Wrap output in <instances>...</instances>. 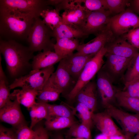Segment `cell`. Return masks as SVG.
<instances>
[{
	"label": "cell",
	"mask_w": 139,
	"mask_h": 139,
	"mask_svg": "<svg viewBox=\"0 0 139 139\" xmlns=\"http://www.w3.org/2000/svg\"><path fill=\"white\" fill-rule=\"evenodd\" d=\"M53 37L56 40L61 38H73L78 39L88 36L80 28L63 22L53 31Z\"/></svg>",
	"instance_id": "cell-23"
},
{
	"label": "cell",
	"mask_w": 139,
	"mask_h": 139,
	"mask_svg": "<svg viewBox=\"0 0 139 139\" xmlns=\"http://www.w3.org/2000/svg\"><path fill=\"white\" fill-rule=\"evenodd\" d=\"M0 119L2 121L10 124L14 128L26 124L20 104L15 100L13 101L10 100L0 109Z\"/></svg>",
	"instance_id": "cell-13"
},
{
	"label": "cell",
	"mask_w": 139,
	"mask_h": 139,
	"mask_svg": "<svg viewBox=\"0 0 139 139\" xmlns=\"http://www.w3.org/2000/svg\"><path fill=\"white\" fill-rule=\"evenodd\" d=\"M110 137L101 133L96 136L94 139H109Z\"/></svg>",
	"instance_id": "cell-43"
},
{
	"label": "cell",
	"mask_w": 139,
	"mask_h": 139,
	"mask_svg": "<svg viewBox=\"0 0 139 139\" xmlns=\"http://www.w3.org/2000/svg\"><path fill=\"white\" fill-rule=\"evenodd\" d=\"M113 83L107 74L101 69L97 73L96 84L104 107L111 104V102L115 99L117 90H116Z\"/></svg>",
	"instance_id": "cell-14"
},
{
	"label": "cell",
	"mask_w": 139,
	"mask_h": 139,
	"mask_svg": "<svg viewBox=\"0 0 139 139\" xmlns=\"http://www.w3.org/2000/svg\"><path fill=\"white\" fill-rule=\"evenodd\" d=\"M62 92L50 77L42 90L38 92L36 100L37 102L47 103L54 102L59 98Z\"/></svg>",
	"instance_id": "cell-21"
},
{
	"label": "cell",
	"mask_w": 139,
	"mask_h": 139,
	"mask_svg": "<svg viewBox=\"0 0 139 139\" xmlns=\"http://www.w3.org/2000/svg\"><path fill=\"white\" fill-rule=\"evenodd\" d=\"M115 38L108 24L94 39L85 44H80L76 50L77 53L85 55L96 54L106 45Z\"/></svg>",
	"instance_id": "cell-12"
},
{
	"label": "cell",
	"mask_w": 139,
	"mask_h": 139,
	"mask_svg": "<svg viewBox=\"0 0 139 139\" xmlns=\"http://www.w3.org/2000/svg\"><path fill=\"white\" fill-rule=\"evenodd\" d=\"M8 81L2 66H0V109L10 100L11 93Z\"/></svg>",
	"instance_id": "cell-29"
},
{
	"label": "cell",
	"mask_w": 139,
	"mask_h": 139,
	"mask_svg": "<svg viewBox=\"0 0 139 139\" xmlns=\"http://www.w3.org/2000/svg\"><path fill=\"white\" fill-rule=\"evenodd\" d=\"M38 92L27 87L16 89L11 93V100H16L28 110L36 102V101Z\"/></svg>",
	"instance_id": "cell-22"
},
{
	"label": "cell",
	"mask_w": 139,
	"mask_h": 139,
	"mask_svg": "<svg viewBox=\"0 0 139 139\" xmlns=\"http://www.w3.org/2000/svg\"><path fill=\"white\" fill-rule=\"evenodd\" d=\"M48 6L47 0H0V7L32 14L39 17L42 11Z\"/></svg>",
	"instance_id": "cell-10"
},
{
	"label": "cell",
	"mask_w": 139,
	"mask_h": 139,
	"mask_svg": "<svg viewBox=\"0 0 139 139\" xmlns=\"http://www.w3.org/2000/svg\"><path fill=\"white\" fill-rule=\"evenodd\" d=\"M95 55H85L76 52L66 56L61 61L76 82L87 63Z\"/></svg>",
	"instance_id": "cell-15"
},
{
	"label": "cell",
	"mask_w": 139,
	"mask_h": 139,
	"mask_svg": "<svg viewBox=\"0 0 139 139\" xmlns=\"http://www.w3.org/2000/svg\"><path fill=\"white\" fill-rule=\"evenodd\" d=\"M14 129L16 139H31L34 133L33 129L28 127L26 124L14 128Z\"/></svg>",
	"instance_id": "cell-36"
},
{
	"label": "cell",
	"mask_w": 139,
	"mask_h": 139,
	"mask_svg": "<svg viewBox=\"0 0 139 139\" xmlns=\"http://www.w3.org/2000/svg\"><path fill=\"white\" fill-rule=\"evenodd\" d=\"M106 53V49L103 47L87 63L75 86L66 95L69 100H75L79 92L98 73L104 63L103 58Z\"/></svg>",
	"instance_id": "cell-4"
},
{
	"label": "cell",
	"mask_w": 139,
	"mask_h": 139,
	"mask_svg": "<svg viewBox=\"0 0 139 139\" xmlns=\"http://www.w3.org/2000/svg\"><path fill=\"white\" fill-rule=\"evenodd\" d=\"M115 99L120 106L139 115V98L131 96L123 90H117Z\"/></svg>",
	"instance_id": "cell-26"
},
{
	"label": "cell",
	"mask_w": 139,
	"mask_h": 139,
	"mask_svg": "<svg viewBox=\"0 0 139 139\" xmlns=\"http://www.w3.org/2000/svg\"><path fill=\"white\" fill-rule=\"evenodd\" d=\"M64 58L53 51L40 52L34 55L32 59L31 70H39L54 66Z\"/></svg>",
	"instance_id": "cell-20"
},
{
	"label": "cell",
	"mask_w": 139,
	"mask_h": 139,
	"mask_svg": "<svg viewBox=\"0 0 139 139\" xmlns=\"http://www.w3.org/2000/svg\"><path fill=\"white\" fill-rule=\"evenodd\" d=\"M109 139H132L124 134L117 135L110 137Z\"/></svg>",
	"instance_id": "cell-42"
},
{
	"label": "cell",
	"mask_w": 139,
	"mask_h": 139,
	"mask_svg": "<svg viewBox=\"0 0 139 139\" xmlns=\"http://www.w3.org/2000/svg\"><path fill=\"white\" fill-rule=\"evenodd\" d=\"M47 103L36 102L28 110L31 119L30 128H33L42 119L49 118Z\"/></svg>",
	"instance_id": "cell-25"
},
{
	"label": "cell",
	"mask_w": 139,
	"mask_h": 139,
	"mask_svg": "<svg viewBox=\"0 0 139 139\" xmlns=\"http://www.w3.org/2000/svg\"><path fill=\"white\" fill-rule=\"evenodd\" d=\"M134 47L139 50V27L121 36Z\"/></svg>",
	"instance_id": "cell-38"
},
{
	"label": "cell",
	"mask_w": 139,
	"mask_h": 139,
	"mask_svg": "<svg viewBox=\"0 0 139 139\" xmlns=\"http://www.w3.org/2000/svg\"><path fill=\"white\" fill-rule=\"evenodd\" d=\"M51 77L63 93L68 89L71 91L75 86L76 82L73 79L61 60L57 68Z\"/></svg>",
	"instance_id": "cell-18"
},
{
	"label": "cell",
	"mask_w": 139,
	"mask_h": 139,
	"mask_svg": "<svg viewBox=\"0 0 139 139\" xmlns=\"http://www.w3.org/2000/svg\"><path fill=\"white\" fill-rule=\"evenodd\" d=\"M104 107L106 111L119 124L124 134L133 139L139 132V115L127 113L111 104Z\"/></svg>",
	"instance_id": "cell-7"
},
{
	"label": "cell",
	"mask_w": 139,
	"mask_h": 139,
	"mask_svg": "<svg viewBox=\"0 0 139 139\" xmlns=\"http://www.w3.org/2000/svg\"><path fill=\"white\" fill-rule=\"evenodd\" d=\"M116 38L105 46L107 53L128 58H132L139 53V49L122 37Z\"/></svg>",
	"instance_id": "cell-17"
},
{
	"label": "cell",
	"mask_w": 139,
	"mask_h": 139,
	"mask_svg": "<svg viewBox=\"0 0 139 139\" xmlns=\"http://www.w3.org/2000/svg\"><path fill=\"white\" fill-rule=\"evenodd\" d=\"M0 139H16V133L14 129L6 128L1 124Z\"/></svg>",
	"instance_id": "cell-40"
},
{
	"label": "cell",
	"mask_w": 139,
	"mask_h": 139,
	"mask_svg": "<svg viewBox=\"0 0 139 139\" xmlns=\"http://www.w3.org/2000/svg\"><path fill=\"white\" fill-rule=\"evenodd\" d=\"M59 11L48 6L44 9L40 14L43 21L49 28L53 31L62 22V19L59 13Z\"/></svg>",
	"instance_id": "cell-28"
},
{
	"label": "cell",
	"mask_w": 139,
	"mask_h": 139,
	"mask_svg": "<svg viewBox=\"0 0 139 139\" xmlns=\"http://www.w3.org/2000/svg\"><path fill=\"white\" fill-rule=\"evenodd\" d=\"M105 56L106 60L101 69L113 83L122 80L133 58H126L107 53Z\"/></svg>",
	"instance_id": "cell-9"
},
{
	"label": "cell",
	"mask_w": 139,
	"mask_h": 139,
	"mask_svg": "<svg viewBox=\"0 0 139 139\" xmlns=\"http://www.w3.org/2000/svg\"><path fill=\"white\" fill-rule=\"evenodd\" d=\"M67 139H85L74 138H68Z\"/></svg>",
	"instance_id": "cell-46"
},
{
	"label": "cell",
	"mask_w": 139,
	"mask_h": 139,
	"mask_svg": "<svg viewBox=\"0 0 139 139\" xmlns=\"http://www.w3.org/2000/svg\"><path fill=\"white\" fill-rule=\"evenodd\" d=\"M108 25L115 37L121 36L139 27V16L128 8L111 17Z\"/></svg>",
	"instance_id": "cell-8"
},
{
	"label": "cell",
	"mask_w": 139,
	"mask_h": 139,
	"mask_svg": "<svg viewBox=\"0 0 139 139\" xmlns=\"http://www.w3.org/2000/svg\"><path fill=\"white\" fill-rule=\"evenodd\" d=\"M56 40L54 45L55 52L64 57L73 53L80 44L79 39L76 38H61Z\"/></svg>",
	"instance_id": "cell-24"
},
{
	"label": "cell",
	"mask_w": 139,
	"mask_h": 139,
	"mask_svg": "<svg viewBox=\"0 0 139 139\" xmlns=\"http://www.w3.org/2000/svg\"><path fill=\"white\" fill-rule=\"evenodd\" d=\"M91 129L85 124L76 123L69 128L67 132L69 136L75 138L91 139Z\"/></svg>",
	"instance_id": "cell-30"
},
{
	"label": "cell",
	"mask_w": 139,
	"mask_h": 139,
	"mask_svg": "<svg viewBox=\"0 0 139 139\" xmlns=\"http://www.w3.org/2000/svg\"><path fill=\"white\" fill-rule=\"evenodd\" d=\"M111 15L109 11L106 10L89 11L85 24L81 29L88 36L90 34L96 35L107 26Z\"/></svg>",
	"instance_id": "cell-11"
},
{
	"label": "cell",
	"mask_w": 139,
	"mask_h": 139,
	"mask_svg": "<svg viewBox=\"0 0 139 139\" xmlns=\"http://www.w3.org/2000/svg\"><path fill=\"white\" fill-rule=\"evenodd\" d=\"M34 127V133L31 139H49L48 131L42 125L37 124Z\"/></svg>",
	"instance_id": "cell-39"
},
{
	"label": "cell",
	"mask_w": 139,
	"mask_h": 139,
	"mask_svg": "<svg viewBox=\"0 0 139 139\" xmlns=\"http://www.w3.org/2000/svg\"><path fill=\"white\" fill-rule=\"evenodd\" d=\"M97 89L96 83L91 81L81 90L75 98L78 102L88 107L93 113L97 105Z\"/></svg>",
	"instance_id": "cell-19"
},
{
	"label": "cell",
	"mask_w": 139,
	"mask_h": 139,
	"mask_svg": "<svg viewBox=\"0 0 139 139\" xmlns=\"http://www.w3.org/2000/svg\"><path fill=\"white\" fill-rule=\"evenodd\" d=\"M0 53L12 77L15 79L23 76L28 69L31 68L30 62L34 55L28 47L15 40L0 39Z\"/></svg>",
	"instance_id": "cell-2"
},
{
	"label": "cell",
	"mask_w": 139,
	"mask_h": 139,
	"mask_svg": "<svg viewBox=\"0 0 139 139\" xmlns=\"http://www.w3.org/2000/svg\"><path fill=\"white\" fill-rule=\"evenodd\" d=\"M47 106L49 118L59 116L74 118L73 112L66 106L62 105H51L48 103Z\"/></svg>",
	"instance_id": "cell-33"
},
{
	"label": "cell",
	"mask_w": 139,
	"mask_h": 139,
	"mask_svg": "<svg viewBox=\"0 0 139 139\" xmlns=\"http://www.w3.org/2000/svg\"><path fill=\"white\" fill-rule=\"evenodd\" d=\"M139 77V53L133 57L123 76L124 83Z\"/></svg>",
	"instance_id": "cell-31"
},
{
	"label": "cell",
	"mask_w": 139,
	"mask_h": 139,
	"mask_svg": "<svg viewBox=\"0 0 139 139\" xmlns=\"http://www.w3.org/2000/svg\"><path fill=\"white\" fill-rule=\"evenodd\" d=\"M51 139H65L63 136L60 134L57 133L53 135Z\"/></svg>",
	"instance_id": "cell-44"
},
{
	"label": "cell",
	"mask_w": 139,
	"mask_h": 139,
	"mask_svg": "<svg viewBox=\"0 0 139 139\" xmlns=\"http://www.w3.org/2000/svg\"><path fill=\"white\" fill-rule=\"evenodd\" d=\"M133 139H139V132L134 136Z\"/></svg>",
	"instance_id": "cell-45"
},
{
	"label": "cell",
	"mask_w": 139,
	"mask_h": 139,
	"mask_svg": "<svg viewBox=\"0 0 139 139\" xmlns=\"http://www.w3.org/2000/svg\"><path fill=\"white\" fill-rule=\"evenodd\" d=\"M81 120V123L86 125L90 129L93 125L92 112L89 108L84 105L78 102L75 108Z\"/></svg>",
	"instance_id": "cell-34"
},
{
	"label": "cell",
	"mask_w": 139,
	"mask_h": 139,
	"mask_svg": "<svg viewBox=\"0 0 139 139\" xmlns=\"http://www.w3.org/2000/svg\"><path fill=\"white\" fill-rule=\"evenodd\" d=\"M124 84L123 91L131 96L139 98V77Z\"/></svg>",
	"instance_id": "cell-35"
},
{
	"label": "cell",
	"mask_w": 139,
	"mask_h": 139,
	"mask_svg": "<svg viewBox=\"0 0 139 139\" xmlns=\"http://www.w3.org/2000/svg\"><path fill=\"white\" fill-rule=\"evenodd\" d=\"M75 123L74 118L54 116L50 117L46 120L44 124L48 131H53L69 128Z\"/></svg>",
	"instance_id": "cell-27"
},
{
	"label": "cell",
	"mask_w": 139,
	"mask_h": 139,
	"mask_svg": "<svg viewBox=\"0 0 139 139\" xmlns=\"http://www.w3.org/2000/svg\"><path fill=\"white\" fill-rule=\"evenodd\" d=\"M93 124L102 133L109 137L124 134L115 124L112 117L106 111L92 115Z\"/></svg>",
	"instance_id": "cell-16"
},
{
	"label": "cell",
	"mask_w": 139,
	"mask_h": 139,
	"mask_svg": "<svg viewBox=\"0 0 139 139\" xmlns=\"http://www.w3.org/2000/svg\"><path fill=\"white\" fill-rule=\"evenodd\" d=\"M81 1L82 3H84V6L89 11L106 10L105 0H82Z\"/></svg>",
	"instance_id": "cell-37"
},
{
	"label": "cell",
	"mask_w": 139,
	"mask_h": 139,
	"mask_svg": "<svg viewBox=\"0 0 139 139\" xmlns=\"http://www.w3.org/2000/svg\"><path fill=\"white\" fill-rule=\"evenodd\" d=\"M54 66L40 70H31L28 74L15 79L9 85L11 90L27 87L40 91L54 72Z\"/></svg>",
	"instance_id": "cell-6"
},
{
	"label": "cell",
	"mask_w": 139,
	"mask_h": 139,
	"mask_svg": "<svg viewBox=\"0 0 139 139\" xmlns=\"http://www.w3.org/2000/svg\"><path fill=\"white\" fill-rule=\"evenodd\" d=\"M82 3L81 0H60L55 8L64 10L61 16L63 23L81 29L89 11Z\"/></svg>",
	"instance_id": "cell-5"
},
{
	"label": "cell",
	"mask_w": 139,
	"mask_h": 139,
	"mask_svg": "<svg viewBox=\"0 0 139 139\" xmlns=\"http://www.w3.org/2000/svg\"><path fill=\"white\" fill-rule=\"evenodd\" d=\"M52 37H53V31L39 17H36L27 40L30 49L33 53L42 50L52 51L54 50L55 44Z\"/></svg>",
	"instance_id": "cell-3"
},
{
	"label": "cell",
	"mask_w": 139,
	"mask_h": 139,
	"mask_svg": "<svg viewBox=\"0 0 139 139\" xmlns=\"http://www.w3.org/2000/svg\"><path fill=\"white\" fill-rule=\"evenodd\" d=\"M129 6L135 13L139 15V0H130Z\"/></svg>",
	"instance_id": "cell-41"
},
{
	"label": "cell",
	"mask_w": 139,
	"mask_h": 139,
	"mask_svg": "<svg viewBox=\"0 0 139 139\" xmlns=\"http://www.w3.org/2000/svg\"><path fill=\"white\" fill-rule=\"evenodd\" d=\"M37 17L32 14L0 7V39L17 41L27 40Z\"/></svg>",
	"instance_id": "cell-1"
},
{
	"label": "cell",
	"mask_w": 139,
	"mask_h": 139,
	"mask_svg": "<svg viewBox=\"0 0 139 139\" xmlns=\"http://www.w3.org/2000/svg\"><path fill=\"white\" fill-rule=\"evenodd\" d=\"M130 0H105L106 9L110 14L114 15L125 11L126 7L129 6Z\"/></svg>",
	"instance_id": "cell-32"
}]
</instances>
